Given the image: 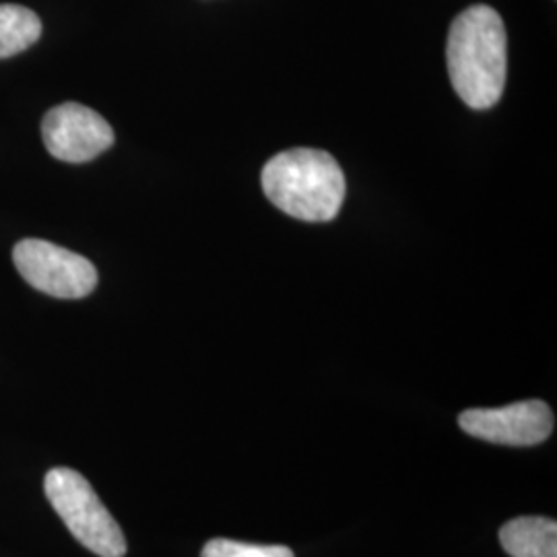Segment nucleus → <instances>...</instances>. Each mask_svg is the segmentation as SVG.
I'll return each instance as SVG.
<instances>
[{
  "label": "nucleus",
  "instance_id": "f257e3e1",
  "mask_svg": "<svg viewBox=\"0 0 557 557\" xmlns=\"http://www.w3.org/2000/svg\"><path fill=\"white\" fill-rule=\"evenodd\" d=\"M450 83L473 110L498 103L506 85V27L498 11L473 4L453 21L446 44Z\"/></svg>",
  "mask_w": 557,
  "mask_h": 557
},
{
  "label": "nucleus",
  "instance_id": "f03ea898",
  "mask_svg": "<svg viewBox=\"0 0 557 557\" xmlns=\"http://www.w3.org/2000/svg\"><path fill=\"white\" fill-rule=\"evenodd\" d=\"M262 190L283 213L299 221L335 220L347 184L337 160L320 149H292L267 161Z\"/></svg>",
  "mask_w": 557,
  "mask_h": 557
},
{
  "label": "nucleus",
  "instance_id": "7ed1b4c3",
  "mask_svg": "<svg viewBox=\"0 0 557 557\" xmlns=\"http://www.w3.org/2000/svg\"><path fill=\"white\" fill-rule=\"evenodd\" d=\"M44 492L71 535L85 549L100 557H124L126 539L119 522L81 473L57 467L46 473Z\"/></svg>",
  "mask_w": 557,
  "mask_h": 557
},
{
  "label": "nucleus",
  "instance_id": "20e7f679",
  "mask_svg": "<svg viewBox=\"0 0 557 557\" xmlns=\"http://www.w3.org/2000/svg\"><path fill=\"white\" fill-rule=\"evenodd\" d=\"M13 262L21 277L52 298H87L98 285L91 260L46 239H21L13 248Z\"/></svg>",
  "mask_w": 557,
  "mask_h": 557
},
{
  "label": "nucleus",
  "instance_id": "39448f33",
  "mask_svg": "<svg viewBox=\"0 0 557 557\" xmlns=\"http://www.w3.org/2000/svg\"><path fill=\"white\" fill-rule=\"evenodd\" d=\"M41 137L48 153L66 163L96 160L114 145L108 120L83 103H60L41 120Z\"/></svg>",
  "mask_w": 557,
  "mask_h": 557
},
{
  "label": "nucleus",
  "instance_id": "423d86ee",
  "mask_svg": "<svg viewBox=\"0 0 557 557\" xmlns=\"http://www.w3.org/2000/svg\"><path fill=\"white\" fill-rule=\"evenodd\" d=\"M554 411L543 400H520L498 409H469L458 425L473 438L504 446H535L552 436Z\"/></svg>",
  "mask_w": 557,
  "mask_h": 557
},
{
  "label": "nucleus",
  "instance_id": "0eeeda50",
  "mask_svg": "<svg viewBox=\"0 0 557 557\" xmlns=\"http://www.w3.org/2000/svg\"><path fill=\"white\" fill-rule=\"evenodd\" d=\"M499 541L512 557H557L556 520L543 517L515 518L502 527Z\"/></svg>",
  "mask_w": 557,
  "mask_h": 557
},
{
  "label": "nucleus",
  "instance_id": "6e6552de",
  "mask_svg": "<svg viewBox=\"0 0 557 557\" xmlns=\"http://www.w3.org/2000/svg\"><path fill=\"white\" fill-rule=\"evenodd\" d=\"M41 21L21 4H0V59L15 57L40 40Z\"/></svg>",
  "mask_w": 557,
  "mask_h": 557
},
{
  "label": "nucleus",
  "instance_id": "1a4fd4ad",
  "mask_svg": "<svg viewBox=\"0 0 557 557\" xmlns=\"http://www.w3.org/2000/svg\"><path fill=\"white\" fill-rule=\"evenodd\" d=\"M200 557H296L283 545H252L232 539H211Z\"/></svg>",
  "mask_w": 557,
  "mask_h": 557
}]
</instances>
